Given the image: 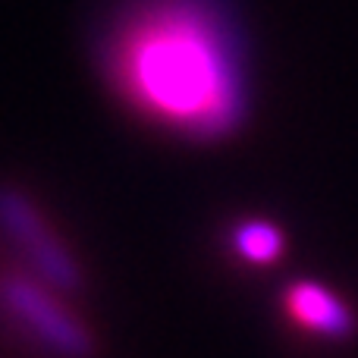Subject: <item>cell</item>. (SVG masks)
<instances>
[{
	"instance_id": "1",
	"label": "cell",
	"mask_w": 358,
	"mask_h": 358,
	"mask_svg": "<svg viewBox=\"0 0 358 358\" xmlns=\"http://www.w3.org/2000/svg\"><path fill=\"white\" fill-rule=\"evenodd\" d=\"M113 92L145 120L195 142L245 120L242 54L214 0H136L104 48Z\"/></svg>"
},
{
	"instance_id": "2",
	"label": "cell",
	"mask_w": 358,
	"mask_h": 358,
	"mask_svg": "<svg viewBox=\"0 0 358 358\" xmlns=\"http://www.w3.org/2000/svg\"><path fill=\"white\" fill-rule=\"evenodd\" d=\"M57 289L25 264L0 261V315L57 358H94L98 340Z\"/></svg>"
},
{
	"instance_id": "3",
	"label": "cell",
	"mask_w": 358,
	"mask_h": 358,
	"mask_svg": "<svg viewBox=\"0 0 358 358\" xmlns=\"http://www.w3.org/2000/svg\"><path fill=\"white\" fill-rule=\"evenodd\" d=\"M0 229L22 255V264L63 292L82 286V271L48 223V217L16 189H0Z\"/></svg>"
},
{
	"instance_id": "4",
	"label": "cell",
	"mask_w": 358,
	"mask_h": 358,
	"mask_svg": "<svg viewBox=\"0 0 358 358\" xmlns=\"http://www.w3.org/2000/svg\"><path fill=\"white\" fill-rule=\"evenodd\" d=\"M286 315L296 321L299 327L311 330L317 336H330V340H349L355 334V317L349 305L321 283H296L286 289Z\"/></svg>"
},
{
	"instance_id": "5",
	"label": "cell",
	"mask_w": 358,
	"mask_h": 358,
	"mask_svg": "<svg viewBox=\"0 0 358 358\" xmlns=\"http://www.w3.org/2000/svg\"><path fill=\"white\" fill-rule=\"evenodd\" d=\"M233 248L248 264H273L283 252V233L271 220H245L236 227Z\"/></svg>"
}]
</instances>
